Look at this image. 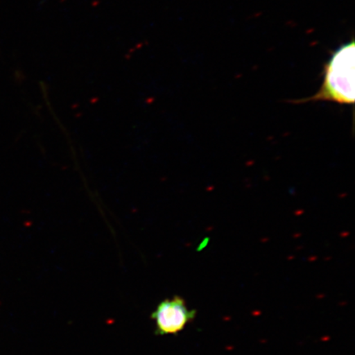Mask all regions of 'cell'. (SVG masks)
<instances>
[{"mask_svg":"<svg viewBox=\"0 0 355 355\" xmlns=\"http://www.w3.org/2000/svg\"><path fill=\"white\" fill-rule=\"evenodd\" d=\"M355 101L354 40L341 44L332 52L323 69V82L316 94L308 98L291 101L294 104L327 101L354 105Z\"/></svg>","mask_w":355,"mask_h":355,"instance_id":"1","label":"cell"},{"mask_svg":"<svg viewBox=\"0 0 355 355\" xmlns=\"http://www.w3.org/2000/svg\"><path fill=\"white\" fill-rule=\"evenodd\" d=\"M196 317V311L190 310L184 299L175 296L159 304L152 314L155 322V334L176 335L183 331Z\"/></svg>","mask_w":355,"mask_h":355,"instance_id":"2","label":"cell"}]
</instances>
